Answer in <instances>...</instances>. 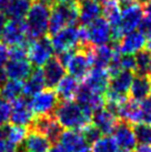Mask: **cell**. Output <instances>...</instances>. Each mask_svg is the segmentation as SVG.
Returning a JSON list of instances; mask_svg holds the SVG:
<instances>
[{
    "label": "cell",
    "instance_id": "cell-1",
    "mask_svg": "<svg viewBox=\"0 0 151 152\" xmlns=\"http://www.w3.org/2000/svg\"><path fill=\"white\" fill-rule=\"evenodd\" d=\"M54 114L59 126L66 130L81 132L92 124L93 112L75 100L59 102Z\"/></svg>",
    "mask_w": 151,
    "mask_h": 152
},
{
    "label": "cell",
    "instance_id": "cell-2",
    "mask_svg": "<svg viewBox=\"0 0 151 152\" xmlns=\"http://www.w3.org/2000/svg\"><path fill=\"white\" fill-rule=\"evenodd\" d=\"M79 23V6L77 0L69 4H55L50 10L48 36L54 37L66 27H76Z\"/></svg>",
    "mask_w": 151,
    "mask_h": 152
},
{
    "label": "cell",
    "instance_id": "cell-3",
    "mask_svg": "<svg viewBox=\"0 0 151 152\" xmlns=\"http://www.w3.org/2000/svg\"><path fill=\"white\" fill-rule=\"evenodd\" d=\"M50 10V7L41 2H32V6L25 19L27 26V36L30 41L38 40L48 34Z\"/></svg>",
    "mask_w": 151,
    "mask_h": 152
},
{
    "label": "cell",
    "instance_id": "cell-4",
    "mask_svg": "<svg viewBox=\"0 0 151 152\" xmlns=\"http://www.w3.org/2000/svg\"><path fill=\"white\" fill-rule=\"evenodd\" d=\"M92 48L93 46L79 47L66 66V71H68L69 76L73 77L79 82L84 81L92 69Z\"/></svg>",
    "mask_w": 151,
    "mask_h": 152
},
{
    "label": "cell",
    "instance_id": "cell-5",
    "mask_svg": "<svg viewBox=\"0 0 151 152\" xmlns=\"http://www.w3.org/2000/svg\"><path fill=\"white\" fill-rule=\"evenodd\" d=\"M29 107L34 117H46L55 112L59 104V98L54 89L45 88L30 98Z\"/></svg>",
    "mask_w": 151,
    "mask_h": 152
},
{
    "label": "cell",
    "instance_id": "cell-6",
    "mask_svg": "<svg viewBox=\"0 0 151 152\" xmlns=\"http://www.w3.org/2000/svg\"><path fill=\"white\" fill-rule=\"evenodd\" d=\"M55 52L51 38L47 34L42 38L31 41L28 49V59L32 67L41 68L52 58Z\"/></svg>",
    "mask_w": 151,
    "mask_h": 152
},
{
    "label": "cell",
    "instance_id": "cell-7",
    "mask_svg": "<svg viewBox=\"0 0 151 152\" xmlns=\"http://www.w3.org/2000/svg\"><path fill=\"white\" fill-rule=\"evenodd\" d=\"M143 15H144L143 6L139 4L137 0H133L130 2H125L123 4H121L120 28L123 34L136 31V29H138L139 25L143 18Z\"/></svg>",
    "mask_w": 151,
    "mask_h": 152
},
{
    "label": "cell",
    "instance_id": "cell-8",
    "mask_svg": "<svg viewBox=\"0 0 151 152\" xmlns=\"http://www.w3.org/2000/svg\"><path fill=\"white\" fill-rule=\"evenodd\" d=\"M1 39L6 46L10 47L30 45L31 42L27 36V26L25 20H9L4 27Z\"/></svg>",
    "mask_w": 151,
    "mask_h": 152
},
{
    "label": "cell",
    "instance_id": "cell-9",
    "mask_svg": "<svg viewBox=\"0 0 151 152\" xmlns=\"http://www.w3.org/2000/svg\"><path fill=\"white\" fill-rule=\"evenodd\" d=\"M57 144L62 149L63 152H91L90 144L80 131H62Z\"/></svg>",
    "mask_w": 151,
    "mask_h": 152
},
{
    "label": "cell",
    "instance_id": "cell-10",
    "mask_svg": "<svg viewBox=\"0 0 151 152\" xmlns=\"http://www.w3.org/2000/svg\"><path fill=\"white\" fill-rule=\"evenodd\" d=\"M87 29L88 42L93 47L107 45L111 37V27L105 18L99 17L93 20L88 26H84Z\"/></svg>",
    "mask_w": 151,
    "mask_h": 152
},
{
    "label": "cell",
    "instance_id": "cell-11",
    "mask_svg": "<svg viewBox=\"0 0 151 152\" xmlns=\"http://www.w3.org/2000/svg\"><path fill=\"white\" fill-rule=\"evenodd\" d=\"M54 49L57 53L76 49L79 47V28L66 27L51 38Z\"/></svg>",
    "mask_w": 151,
    "mask_h": 152
},
{
    "label": "cell",
    "instance_id": "cell-12",
    "mask_svg": "<svg viewBox=\"0 0 151 152\" xmlns=\"http://www.w3.org/2000/svg\"><path fill=\"white\" fill-rule=\"evenodd\" d=\"M111 137L120 150L134 151V149L137 148L138 140L134 133V128L128 122H119Z\"/></svg>",
    "mask_w": 151,
    "mask_h": 152
},
{
    "label": "cell",
    "instance_id": "cell-13",
    "mask_svg": "<svg viewBox=\"0 0 151 152\" xmlns=\"http://www.w3.org/2000/svg\"><path fill=\"white\" fill-rule=\"evenodd\" d=\"M34 119L36 117L30 109L29 101L25 97H20L11 103V114H10L11 124L28 127L32 124Z\"/></svg>",
    "mask_w": 151,
    "mask_h": 152
},
{
    "label": "cell",
    "instance_id": "cell-14",
    "mask_svg": "<svg viewBox=\"0 0 151 152\" xmlns=\"http://www.w3.org/2000/svg\"><path fill=\"white\" fill-rule=\"evenodd\" d=\"M92 124L101 135H110L119 124V118L108 108L96 111L92 115Z\"/></svg>",
    "mask_w": 151,
    "mask_h": 152
},
{
    "label": "cell",
    "instance_id": "cell-15",
    "mask_svg": "<svg viewBox=\"0 0 151 152\" xmlns=\"http://www.w3.org/2000/svg\"><path fill=\"white\" fill-rule=\"evenodd\" d=\"M32 128L34 131L45 135L50 142H58L59 137L62 132V128L59 126L54 115L36 118L32 122Z\"/></svg>",
    "mask_w": 151,
    "mask_h": 152
},
{
    "label": "cell",
    "instance_id": "cell-16",
    "mask_svg": "<svg viewBox=\"0 0 151 152\" xmlns=\"http://www.w3.org/2000/svg\"><path fill=\"white\" fill-rule=\"evenodd\" d=\"M84 86H87L93 92L105 96V93L108 91L110 85V76L107 69H100V68H92L89 72L87 78L82 81Z\"/></svg>",
    "mask_w": 151,
    "mask_h": 152
},
{
    "label": "cell",
    "instance_id": "cell-17",
    "mask_svg": "<svg viewBox=\"0 0 151 152\" xmlns=\"http://www.w3.org/2000/svg\"><path fill=\"white\" fill-rule=\"evenodd\" d=\"M4 73L8 80H27L34 71L29 60H9L4 66Z\"/></svg>",
    "mask_w": 151,
    "mask_h": 152
},
{
    "label": "cell",
    "instance_id": "cell-18",
    "mask_svg": "<svg viewBox=\"0 0 151 152\" xmlns=\"http://www.w3.org/2000/svg\"><path fill=\"white\" fill-rule=\"evenodd\" d=\"M148 39L139 31H132L123 36L119 43V51L122 55H136L146 48Z\"/></svg>",
    "mask_w": 151,
    "mask_h": 152
},
{
    "label": "cell",
    "instance_id": "cell-19",
    "mask_svg": "<svg viewBox=\"0 0 151 152\" xmlns=\"http://www.w3.org/2000/svg\"><path fill=\"white\" fill-rule=\"evenodd\" d=\"M46 88L55 89L60 80L66 76V68L63 67L61 62L57 59V57H52L42 69Z\"/></svg>",
    "mask_w": 151,
    "mask_h": 152
},
{
    "label": "cell",
    "instance_id": "cell-20",
    "mask_svg": "<svg viewBox=\"0 0 151 152\" xmlns=\"http://www.w3.org/2000/svg\"><path fill=\"white\" fill-rule=\"evenodd\" d=\"M76 100H77V102H79L80 104L89 108L93 113L96 111L103 109L106 106L105 96H101V94L93 92L92 90H90L84 83L80 85L79 91H78V94L76 97Z\"/></svg>",
    "mask_w": 151,
    "mask_h": 152
},
{
    "label": "cell",
    "instance_id": "cell-21",
    "mask_svg": "<svg viewBox=\"0 0 151 152\" xmlns=\"http://www.w3.org/2000/svg\"><path fill=\"white\" fill-rule=\"evenodd\" d=\"M29 134L27 127H21L16 124H4L0 127V139H4L15 148L20 147L23 144L25 140Z\"/></svg>",
    "mask_w": 151,
    "mask_h": 152
},
{
    "label": "cell",
    "instance_id": "cell-22",
    "mask_svg": "<svg viewBox=\"0 0 151 152\" xmlns=\"http://www.w3.org/2000/svg\"><path fill=\"white\" fill-rule=\"evenodd\" d=\"M80 88L79 81L73 77L66 75L56 87V93L61 101H73Z\"/></svg>",
    "mask_w": 151,
    "mask_h": 152
},
{
    "label": "cell",
    "instance_id": "cell-23",
    "mask_svg": "<svg viewBox=\"0 0 151 152\" xmlns=\"http://www.w3.org/2000/svg\"><path fill=\"white\" fill-rule=\"evenodd\" d=\"M77 2L79 6V23L81 26H88L102 13L101 4L93 0H77Z\"/></svg>",
    "mask_w": 151,
    "mask_h": 152
},
{
    "label": "cell",
    "instance_id": "cell-24",
    "mask_svg": "<svg viewBox=\"0 0 151 152\" xmlns=\"http://www.w3.org/2000/svg\"><path fill=\"white\" fill-rule=\"evenodd\" d=\"M118 48L119 47L113 46V45H103V46L93 47L92 51H91L92 68L107 69Z\"/></svg>",
    "mask_w": 151,
    "mask_h": 152
},
{
    "label": "cell",
    "instance_id": "cell-25",
    "mask_svg": "<svg viewBox=\"0 0 151 152\" xmlns=\"http://www.w3.org/2000/svg\"><path fill=\"white\" fill-rule=\"evenodd\" d=\"M130 97L132 100L141 102L151 93V79L149 76L134 75L130 87Z\"/></svg>",
    "mask_w": 151,
    "mask_h": 152
},
{
    "label": "cell",
    "instance_id": "cell-26",
    "mask_svg": "<svg viewBox=\"0 0 151 152\" xmlns=\"http://www.w3.org/2000/svg\"><path fill=\"white\" fill-rule=\"evenodd\" d=\"M45 88H46V82L42 69L36 68L29 78L26 80V82H23V96L27 98H31Z\"/></svg>",
    "mask_w": 151,
    "mask_h": 152
},
{
    "label": "cell",
    "instance_id": "cell-27",
    "mask_svg": "<svg viewBox=\"0 0 151 152\" xmlns=\"http://www.w3.org/2000/svg\"><path fill=\"white\" fill-rule=\"evenodd\" d=\"M134 78V73L127 70H121L117 76L112 77L110 79L109 90L117 92L119 94L128 96L130 91V87L132 83V80Z\"/></svg>",
    "mask_w": 151,
    "mask_h": 152
},
{
    "label": "cell",
    "instance_id": "cell-28",
    "mask_svg": "<svg viewBox=\"0 0 151 152\" xmlns=\"http://www.w3.org/2000/svg\"><path fill=\"white\" fill-rule=\"evenodd\" d=\"M34 0H10L4 13L10 20H25Z\"/></svg>",
    "mask_w": 151,
    "mask_h": 152
},
{
    "label": "cell",
    "instance_id": "cell-29",
    "mask_svg": "<svg viewBox=\"0 0 151 152\" xmlns=\"http://www.w3.org/2000/svg\"><path fill=\"white\" fill-rule=\"evenodd\" d=\"M51 147V142L45 135L32 130L29 132L27 139L23 142L26 152H48Z\"/></svg>",
    "mask_w": 151,
    "mask_h": 152
},
{
    "label": "cell",
    "instance_id": "cell-30",
    "mask_svg": "<svg viewBox=\"0 0 151 152\" xmlns=\"http://www.w3.org/2000/svg\"><path fill=\"white\" fill-rule=\"evenodd\" d=\"M23 94V81L7 80L0 86V98L12 103Z\"/></svg>",
    "mask_w": 151,
    "mask_h": 152
},
{
    "label": "cell",
    "instance_id": "cell-31",
    "mask_svg": "<svg viewBox=\"0 0 151 152\" xmlns=\"http://www.w3.org/2000/svg\"><path fill=\"white\" fill-rule=\"evenodd\" d=\"M102 15L111 28L120 27L121 22V4L118 0H107L102 4Z\"/></svg>",
    "mask_w": 151,
    "mask_h": 152
},
{
    "label": "cell",
    "instance_id": "cell-32",
    "mask_svg": "<svg viewBox=\"0 0 151 152\" xmlns=\"http://www.w3.org/2000/svg\"><path fill=\"white\" fill-rule=\"evenodd\" d=\"M136 64L137 69L134 75L139 76H151V52L148 50L147 48H144L142 50L138 51L136 56Z\"/></svg>",
    "mask_w": 151,
    "mask_h": 152
},
{
    "label": "cell",
    "instance_id": "cell-33",
    "mask_svg": "<svg viewBox=\"0 0 151 152\" xmlns=\"http://www.w3.org/2000/svg\"><path fill=\"white\" fill-rule=\"evenodd\" d=\"M91 152H119L117 143L111 135H101L90 144Z\"/></svg>",
    "mask_w": 151,
    "mask_h": 152
},
{
    "label": "cell",
    "instance_id": "cell-34",
    "mask_svg": "<svg viewBox=\"0 0 151 152\" xmlns=\"http://www.w3.org/2000/svg\"><path fill=\"white\" fill-rule=\"evenodd\" d=\"M133 128L138 142H140V144L151 145V124L141 123Z\"/></svg>",
    "mask_w": 151,
    "mask_h": 152
},
{
    "label": "cell",
    "instance_id": "cell-35",
    "mask_svg": "<svg viewBox=\"0 0 151 152\" xmlns=\"http://www.w3.org/2000/svg\"><path fill=\"white\" fill-rule=\"evenodd\" d=\"M28 49L29 45L13 46L9 49V59L10 60H28Z\"/></svg>",
    "mask_w": 151,
    "mask_h": 152
},
{
    "label": "cell",
    "instance_id": "cell-36",
    "mask_svg": "<svg viewBox=\"0 0 151 152\" xmlns=\"http://www.w3.org/2000/svg\"><path fill=\"white\" fill-rule=\"evenodd\" d=\"M10 114H11V103L4 101L0 98V127L10 121Z\"/></svg>",
    "mask_w": 151,
    "mask_h": 152
},
{
    "label": "cell",
    "instance_id": "cell-37",
    "mask_svg": "<svg viewBox=\"0 0 151 152\" xmlns=\"http://www.w3.org/2000/svg\"><path fill=\"white\" fill-rule=\"evenodd\" d=\"M140 108L143 113V123L151 124V93L140 102Z\"/></svg>",
    "mask_w": 151,
    "mask_h": 152
},
{
    "label": "cell",
    "instance_id": "cell-38",
    "mask_svg": "<svg viewBox=\"0 0 151 152\" xmlns=\"http://www.w3.org/2000/svg\"><path fill=\"white\" fill-rule=\"evenodd\" d=\"M120 64H121V70L131 71V72H133V73L136 72L137 64H136V59H134V56H131V55L121 56Z\"/></svg>",
    "mask_w": 151,
    "mask_h": 152
},
{
    "label": "cell",
    "instance_id": "cell-39",
    "mask_svg": "<svg viewBox=\"0 0 151 152\" xmlns=\"http://www.w3.org/2000/svg\"><path fill=\"white\" fill-rule=\"evenodd\" d=\"M9 49L2 41H0V69H4L9 59Z\"/></svg>",
    "mask_w": 151,
    "mask_h": 152
},
{
    "label": "cell",
    "instance_id": "cell-40",
    "mask_svg": "<svg viewBox=\"0 0 151 152\" xmlns=\"http://www.w3.org/2000/svg\"><path fill=\"white\" fill-rule=\"evenodd\" d=\"M16 149L13 145L9 143L4 139H0V152H16Z\"/></svg>",
    "mask_w": 151,
    "mask_h": 152
},
{
    "label": "cell",
    "instance_id": "cell-41",
    "mask_svg": "<svg viewBox=\"0 0 151 152\" xmlns=\"http://www.w3.org/2000/svg\"><path fill=\"white\" fill-rule=\"evenodd\" d=\"M7 23H8V17L6 16V13H4V11H0V38H1V36H2L4 29Z\"/></svg>",
    "mask_w": 151,
    "mask_h": 152
},
{
    "label": "cell",
    "instance_id": "cell-42",
    "mask_svg": "<svg viewBox=\"0 0 151 152\" xmlns=\"http://www.w3.org/2000/svg\"><path fill=\"white\" fill-rule=\"evenodd\" d=\"M134 152H151V145L147 144H139L134 149Z\"/></svg>",
    "mask_w": 151,
    "mask_h": 152
},
{
    "label": "cell",
    "instance_id": "cell-43",
    "mask_svg": "<svg viewBox=\"0 0 151 152\" xmlns=\"http://www.w3.org/2000/svg\"><path fill=\"white\" fill-rule=\"evenodd\" d=\"M48 152H63V151H62V149L60 148L58 144H55V145H51Z\"/></svg>",
    "mask_w": 151,
    "mask_h": 152
},
{
    "label": "cell",
    "instance_id": "cell-44",
    "mask_svg": "<svg viewBox=\"0 0 151 152\" xmlns=\"http://www.w3.org/2000/svg\"><path fill=\"white\" fill-rule=\"evenodd\" d=\"M9 1H10V0H0V11H2V10L6 9V7H7L9 4Z\"/></svg>",
    "mask_w": 151,
    "mask_h": 152
},
{
    "label": "cell",
    "instance_id": "cell-45",
    "mask_svg": "<svg viewBox=\"0 0 151 152\" xmlns=\"http://www.w3.org/2000/svg\"><path fill=\"white\" fill-rule=\"evenodd\" d=\"M56 4H69V2H72L75 0H54Z\"/></svg>",
    "mask_w": 151,
    "mask_h": 152
},
{
    "label": "cell",
    "instance_id": "cell-46",
    "mask_svg": "<svg viewBox=\"0 0 151 152\" xmlns=\"http://www.w3.org/2000/svg\"><path fill=\"white\" fill-rule=\"evenodd\" d=\"M146 48H147L148 50H149L151 52V39L147 40V45H146Z\"/></svg>",
    "mask_w": 151,
    "mask_h": 152
},
{
    "label": "cell",
    "instance_id": "cell-47",
    "mask_svg": "<svg viewBox=\"0 0 151 152\" xmlns=\"http://www.w3.org/2000/svg\"><path fill=\"white\" fill-rule=\"evenodd\" d=\"M137 1H138V2H139L140 4H142V6H144V4H147V2L149 1V0H137Z\"/></svg>",
    "mask_w": 151,
    "mask_h": 152
},
{
    "label": "cell",
    "instance_id": "cell-48",
    "mask_svg": "<svg viewBox=\"0 0 151 152\" xmlns=\"http://www.w3.org/2000/svg\"><path fill=\"white\" fill-rule=\"evenodd\" d=\"M95 2H97V4H103V2H106L107 0H93Z\"/></svg>",
    "mask_w": 151,
    "mask_h": 152
},
{
    "label": "cell",
    "instance_id": "cell-49",
    "mask_svg": "<svg viewBox=\"0 0 151 152\" xmlns=\"http://www.w3.org/2000/svg\"><path fill=\"white\" fill-rule=\"evenodd\" d=\"M118 1H119V2H120V4H125V2H130V1H133V0H118Z\"/></svg>",
    "mask_w": 151,
    "mask_h": 152
},
{
    "label": "cell",
    "instance_id": "cell-50",
    "mask_svg": "<svg viewBox=\"0 0 151 152\" xmlns=\"http://www.w3.org/2000/svg\"><path fill=\"white\" fill-rule=\"evenodd\" d=\"M119 152H134V151H123V150H120Z\"/></svg>",
    "mask_w": 151,
    "mask_h": 152
},
{
    "label": "cell",
    "instance_id": "cell-51",
    "mask_svg": "<svg viewBox=\"0 0 151 152\" xmlns=\"http://www.w3.org/2000/svg\"><path fill=\"white\" fill-rule=\"evenodd\" d=\"M150 79H151V76H150Z\"/></svg>",
    "mask_w": 151,
    "mask_h": 152
}]
</instances>
